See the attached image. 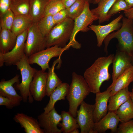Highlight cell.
I'll return each mask as SVG.
<instances>
[{"mask_svg": "<svg viewBox=\"0 0 133 133\" xmlns=\"http://www.w3.org/2000/svg\"><path fill=\"white\" fill-rule=\"evenodd\" d=\"M114 55L110 54L107 56L98 57L85 71L84 77L91 92L96 94L100 92L102 83L110 78L109 69L112 63Z\"/></svg>", "mask_w": 133, "mask_h": 133, "instance_id": "1", "label": "cell"}, {"mask_svg": "<svg viewBox=\"0 0 133 133\" xmlns=\"http://www.w3.org/2000/svg\"><path fill=\"white\" fill-rule=\"evenodd\" d=\"M122 25L119 30L109 34L104 41V51L108 53L111 40L116 38L118 41L117 49L125 52L131 58L133 63V19L123 17Z\"/></svg>", "mask_w": 133, "mask_h": 133, "instance_id": "2", "label": "cell"}, {"mask_svg": "<svg viewBox=\"0 0 133 133\" xmlns=\"http://www.w3.org/2000/svg\"><path fill=\"white\" fill-rule=\"evenodd\" d=\"M72 75L71 82L66 97L69 105V111L76 118L78 107L91 92L84 77L75 72Z\"/></svg>", "mask_w": 133, "mask_h": 133, "instance_id": "3", "label": "cell"}, {"mask_svg": "<svg viewBox=\"0 0 133 133\" xmlns=\"http://www.w3.org/2000/svg\"><path fill=\"white\" fill-rule=\"evenodd\" d=\"M30 65L28 57L25 54L22 59L15 65L20 71L22 81L20 83L15 84L14 87L15 89L19 91L24 102L27 103L28 101L31 103L34 100L30 93V86L33 76L38 70L32 67Z\"/></svg>", "mask_w": 133, "mask_h": 133, "instance_id": "4", "label": "cell"}, {"mask_svg": "<svg viewBox=\"0 0 133 133\" xmlns=\"http://www.w3.org/2000/svg\"><path fill=\"white\" fill-rule=\"evenodd\" d=\"M74 23V20L68 18L56 24L45 37L46 48L55 45L65 47L71 37Z\"/></svg>", "mask_w": 133, "mask_h": 133, "instance_id": "5", "label": "cell"}, {"mask_svg": "<svg viewBox=\"0 0 133 133\" xmlns=\"http://www.w3.org/2000/svg\"><path fill=\"white\" fill-rule=\"evenodd\" d=\"M90 3L86 1L82 13L74 20V26L71 37L68 45L70 47L79 49L81 44L75 39V36L80 31L85 32L90 30L89 26L94 21L98 20L97 17L92 12L90 8Z\"/></svg>", "mask_w": 133, "mask_h": 133, "instance_id": "6", "label": "cell"}, {"mask_svg": "<svg viewBox=\"0 0 133 133\" xmlns=\"http://www.w3.org/2000/svg\"><path fill=\"white\" fill-rule=\"evenodd\" d=\"M46 48V37L42 35L37 23L33 22L28 29L24 53L29 57Z\"/></svg>", "mask_w": 133, "mask_h": 133, "instance_id": "7", "label": "cell"}, {"mask_svg": "<svg viewBox=\"0 0 133 133\" xmlns=\"http://www.w3.org/2000/svg\"><path fill=\"white\" fill-rule=\"evenodd\" d=\"M70 47L67 44L63 48L57 45L46 48L28 57V62L31 65L37 64L41 67L42 70L45 71L50 68L49 63L51 58L58 56L60 58L63 52Z\"/></svg>", "mask_w": 133, "mask_h": 133, "instance_id": "8", "label": "cell"}, {"mask_svg": "<svg viewBox=\"0 0 133 133\" xmlns=\"http://www.w3.org/2000/svg\"><path fill=\"white\" fill-rule=\"evenodd\" d=\"M95 104H90L83 101L77 111L76 119L81 133H94L93 129L95 123L94 111Z\"/></svg>", "mask_w": 133, "mask_h": 133, "instance_id": "9", "label": "cell"}, {"mask_svg": "<svg viewBox=\"0 0 133 133\" xmlns=\"http://www.w3.org/2000/svg\"><path fill=\"white\" fill-rule=\"evenodd\" d=\"M41 128L44 133H61V129L57 127L62 121L61 114L58 113L55 107L47 113L44 112L37 116Z\"/></svg>", "mask_w": 133, "mask_h": 133, "instance_id": "10", "label": "cell"}, {"mask_svg": "<svg viewBox=\"0 0 133 133\" xmlns=\"http://www.w3.org/2000/svg\"><path fill=\"white\" fill-rule=\"evenodd\" d=\"M28 30L17 36L15 45L12 50L7 53L3 54L6 65H15L23 57L25 54V45Z\"/></svg>", "mask_w": 133, "mask_h": 133, "instance_id": "11", "label": "cell"}, {"mask_svg": "<svg viewBox=\"0 0 133 133\" xmlns=\"http://www.w3.org/2000/svg\"><path fill=\"white\" fill-rule=\"evenodd\" d=\"M123 15L120 14L117 17L112 21L109 24L105 25H93L89 26L90 30L95 33L97 40V46L100 47L106 37L111 33L119 30L122 26L120 22Z\"/></svg>", "mask_w": 133, "mask_h": 133, "instance_id": "12", "label": "cell"}, {"mask_svg": "<svg viewBox=\"0 0 133 133\" xmlns=\"http://www.w3.org/2000/svg\"><path fill=\"white\" fill-rule=\"evenodd\" d=\"M48 72L42 70H37L34 74L31 83L30 93L37 101L42 100L46 95V82Z\"/></svg>", "mask_w": 133, "mask_h": 133, "instance_id": "13", "label": "cell"}, {"mask_svg": "<svg viewBox=\"0 0 133 133\" xmlns=\"http://www.w3.org/2000/svg\"><path fill=\"white\" fill-rule=\"evenodd\" d=\"M113 84L117 78L133 65L132 59L125 52L117 50L113 60Z\"/></svg>", "mask_w": 133, "mask_h": 133, "instance_id": "14", "label": "cell"}, {"mask_svg": "<svg viewBox=\"0 0 133 133\" xmlns=\"http://www.w3.org/2000/svg\"><path fill=\"white\" fill-rule=\"evenodd\" d=\"M111 88L109 87L105 91L96 94L94 111V119L95 123L100 120L107 113L108 103L111 96Z\"/></svg>", "mask_w": 133, "mask_h": 133, "instance_id": "15", "label": "cell"}, {"mask_svg": "<svg viewBox=\"0 0 133 133\" xmlns=\"http://www.w3.org/2000/svg\"><path fill=\"white\" fill-rule=\"evenodd\" d=\"M120 120L114 112L108 111L106 115L98 122L95 123L93 130L95 133H105L108 130L112 133H116Z\"/></svg>", "mask_w": 133, "mask_h": 133, "instance_id": "16", "label": "cell"}, {"mask_svg": "<svg viewBox=\"0 0 133 133\" xmlns=\"http://www.w3.org/2000/svg\"><path fill=\"white\" fill-rule=\"evenodd\" d=\"M19 76L17 75L9 80L3 79L0 82V95L10 99L18 106L22 101V98L17 93L13 85L19 83Z\"/></svg>", "mask_w": 133, "mask_h": 133, "instance_id": "17", "label": "cell"}, {"mask_svg": "<svg viewBox=\"0 0 133 133\" xmlns=\"http://www.w3.org/2000/svg\"><path fill=\"white\" fill-rule=\"evenodd\" d=\"M13 119L20 124L26 133H44L38 121L27 114L17 113L15 115Z\"/></svg>", "mask_w": 133, "mask_h": 133, "instance_id": "18", "label": "cell"}, {"mask_svg": "<svg viewBox=\"0 0 133 133\" xmlns=\"http://www.w3.org/2000/svg\"><path fill=\"white\" fill-rule=\"evenodd\" d=\"M69 85L67 83H62L58 86L51 93L49 96L48 103L43 108L44 112L47 113L54 107L58 101L64 100L68 93Z\"/></svg>", "mask_w": 133, "mask_h": 133, "instance_id": "19", "label": "cell"}, {"mask_svg": "<svg viewBox=\"0 0 133 133\" xmlns=\"http://www.w3.org/2000/svg\"><path fill=\"white\" fill-rule=\"evenodd\" d=\"M132 82H133V65L120 75L109 86L111 88V96L128 87Z\"/></svg>", "mask_w": 133, "mask_h": 133, "instance_id": "20", "label": "cell"}, {"mask_svg": "<svg viewBox=\"0 0 133 133\" xmlns=\"http://www.w3.org/2000/svg\"><path fill=\"white\" fill-rule=\"evenodd\" d=\"M17 37L11 30L6 29L0 30V52L5 54L12 50L15 45Z\"/></svg>", "mask_w": 133, "mask_h": 133, "instance_id": "21", "label": "cell"}, {"mask_svg": "<svg viewBox=\"0 0 133 133\" xmlns=\"http://www.w3.org/2000/svg\"><path fill=\"white\" fill-rule=\"evenodd\" d=\"M33 22L29 15H15L11 31L17 36L28 30Z\"/></svg>", "mask_w": 133, "mask_h": 133, "instance_id": "22", "label": "cell"}, {"mask_svg": "<svg viewBox=\"0 0 133 133\" xmlns=\"http://www.w3.org/2000/svg\"><path fill=\"white\" fill-rule=\"evenodd\" d=\"M130 98V92L128 87L111 96L108 101V111L115 112L121 105Z\"/></svg>", "mask_w": 133, "mask_h": 133, "instance_id": "23", "label": "cell"}, {"mask_svg": "<svg viewBox=\"0 0 133 133\" xmlns=\"http://www.w3.org/2000/svg\"><path fill=\"white\" fill-rule=\"evenodd\" d=\"M116 0H101L96 7L91 10L92 13L98 17L99 24L109 20L111 17L108 16V13Z\"/></svg>", "mask_w": 133, "mask_h": 133, "instance_id": "24", "label": "cell"}, {"mask_svg": "<svg viewBox=\"0 0 133 133\" xmlns=\"http://www.w3.org/2000/svg\"><path fill=\"white\" fill-rule=\"evenodd\" d=\"M60 58L55 60L51 67L48 69L46 82V95L50 96L53 91L62 82L55 72V66L57 63L60 62Z\"/></svg>", "mask_w": 133, "mask_h": 133, "instance_id": "25", "label": "cell"}, {"mask_svg": "<svg viewBox=\"0 0 133 133\" xmlns=\"http://www.w3.org/2000/svg\"><path fill=\"white\" fill-rule=\"evenodd\" d=\"M50 0H30L29 15L33 22L37 23L43 17L46 6Z\"/></svg>", "mask_w": 133, "mask_h": 133, "instance_id": "26", "label": "cell"}, {"mask_svg": "<svg viewBox=\"0 0 133 133\" xmlns=\"http://www.w3.org/2000/svg\"><path fill=\"white\" fill-rule=\"evenodd\" d=\"M61 115L62 122L58 126L61 127L63 133H71L74 129L80 128L76 118L74 117L69 111H62Z\"/></svg>", "mask_w": 133, "mask_h": 133, "instance_id": "27", "label": "cell"}, {"mask_svg": "<svg viewBox=\"0 0 133 133\" xmlns=\"http://www.w3.org/2000/svg\"><path fill=\"white\" fill-rule=\"evenodd\" d=\"M115 113L121 122L133 119V104L130 98L121 105Z\"/></svg>", "mask_w": 133, "mask_h": 133, "instance_id": "28", "label": "cell"}, {"mask_svg": "<svg viewBox=\"0 0 133 133\" xmlns=\"http://www.w3.org/2000/svg\"><path fill=\"white\" fill-rule=\"evenodd\" d=\"M10 8L15 15H28L30 9V0H11Z\"/></svg>", "mask_w": 133, "mask_h": 133, "instance_id": "29", "label": "cell"}, {"mask_svg": "<svg viewBox=\"0 0 133 133\" xmlns=\"http://www.w3.org/2000/svg\"><path fill=\"white\" fill-rule=\"evenodd\" d=\"M37 23L40 31L45 37L56 24L51 15L43 17Z\"/></svg>", "mask_w": 133, "mask_h": 133, "instance_id": "30", "label": "cell"}, {"mask_svg": "<svg viewBox=\"0 0 133 133\" xmlns=\"http://www.w3.org/2000/svg\"><path fill=\"white\" fill-rule=\"evenodd\" d=\"M65 8L61 0H50L46 6L43 17L47 15L53 16Z\"/></svg>", "mask_w": 133, "mask_h": 133, "instance_id": "31", "label": "cell"}, {"mask_svg": "<svg viewBox=\"0 0 133 133\" xmlns=\"http://www.w3.org/2000/svg\"><path fill=\"white\" fill-rule=\"evenodd\" d=\"M86 1L85 0H77L67 9L69 17L74 20L79 16L83 10Z\"/></svg>", "mask_w": 133, "mask_h": 133, "instance_id": "32", "label": "cell"}, {"mask_svg": "<svg viewBox=\"0 0 133 133\" xmlns=\"http://www.w3.org/2000/svg\"><path fill=\"white\" fill-rule=\"evenodd\" d=\"M15 15L10 9L4 14L0 15V30L6 29L11 30Z\"/></svg>", "mask_w": 133, "mask_h": 133, "instance_id": "33", "label": "cell"}, {"mask_svg": "<svg viewBox=\"0 0 133 133\" xmlns=\"http://www.w3.org/2000/svg\"><path fill=\"white\" fill-rule=\"evenodd\" d=\"M130 8L124 0H116L108 11L107 15L111 17L120 11H125Z\"/></svg>", "mask_w": 133, "mask_h": 133, "instance_id": "34", "label": "cell"}, {"mask_svg": "<svg viewBox=\"0 0 133 133\" xmlns=\"http://www.w3.org/2000/svg\"><path fill=\"white\" fill-rule=\"evenodd\" d=\"M117 133H133V119L121 122L118 125Z\"/></svg>", "mask_w": 133, "mask_h": 133, "instance_id": "35", "label": "cell"}, {"mask_svg": "<svg viewBox=\"0 0 133 133\" xmlns=\"http://www.w3.org/2000/svg\"><path fill=\"white\" fill-rule=\"evenodd\" d=\"M54 21L56 24L59 23L69 18L67 9L65 8L52 16Z\"/></svg>", "mask_w": 133, "mask_h": 133, "instance_id": "36", "label": "cell"}, {"mask_svg": "<svg viewBox=\"0 0 133 133\" xmlns=\"http://www.w3.org/2000/svg\"><path fill=\"white\" fill-rule=\"evenodd\" d=\"M0 105L5 106L8 109H12L17 106L18 104L10 99L0 95Z\"/></svg>", "mask_w": 133, "mask_h": 133, "instance_id": "37", "label": "cell"}, {"mask_svg": "<svg viewBox=\"0 0 133 133\" xmlns=\"http://www.w3.org/2000/svg\"><path fill=\"white\" fill-rule=\"evenodd\" d=\"M11 0H0V15L9 9Z\"/></svg>", "mask_w": 133, "mask_h": 133, "instance_id": "38", "label": "cell"}, {"mask_svg": "<svg viewBox=\"0 0 133 133\" xmlns=\"http://www.w3.org/2000/svg\"><path fill=\"white\" fill-rule=\"evenodd\" d=\"M61 1L66 8H68L70 7L77 0H61Z\"/></svg>", "mask_w": 133, "mask_h": 133, "instance_id": "39", "label": "cell"}, {"mask_svg": "<svg viewBox=\"0 0 133 133\" xmlns=\"http://www.w3.org/2000/svg\"><path fill=\"white\" fill-rule=\"evenodd\" d=\"M124 13L126 17L133 19V7L124 11Z\"/></svg>", "mask_w": 133, "mask_h": 133, "instance_id": "40", "label": "cell"}, {"mask_svg": "<svg viewBox=\"0 0 133 133\" xmlns=\"http://www.w3.org/2000/svg\"><path fill=\"white\" fill-rule=\"evenodd\" d=\"M5 63V61L3 54L0 52V67H2Z\"/></svg>", "mask_w": 133, "mask_h": 133, "instance_id": "41", "label": "cell"}, {"mask_svg": "<svg viewBox=\"0 0 133 133\" xmlns=\"http://www.w3.org/2000/svg\"><path fill=\"white\" fill-rule=\"evenodd\" d=\"M130 8L133 7V0H124Z\"/></svg>", "mask_w": 133, "mask_h": 133, "instance_id": "42", "label": "cell"}, {"mask_svg": "<svg viewBox=\"0 0 133 133\" xmlns=\"http://www.w3.org/2000/svg\"><path fill=\"white\" fill-rule=\"evenodd\" d=\"M79 131L78 129H76L73 130L71 133H79Z\"/></svg>", "mask_w": 133, "mask_h": 133, "instance_id": "43", "label": "cell"}, {"mask_svg": "<svg viewBox=\"0 0 133 133\" xmlns=\"http://www.w3.org/2000/svg\"><path fill=\"white\" fill-rule=\"evenodd\" d=\"M130 98L133 104V93L130 92Z\"/></svg>", "mask_w": 133, "mask_h": 133, "instance_id": "44", "label": "cell"}, {"mask_svg": "<svg viewBox=\"0 0 133 133\" xmlns=\"http://www.w3.org/2000/svg\"><path fill=\"white\" fill-rule=\"evenodd\" d=\"M101 0H93L92 3L94 4H97Z\"/></svg>", "mask_w": 133, "mask_h": 133, "instance_id": "45", "label": "cell"}, {"mask_svg": "<svg viewBox=\"0 0 133 133\" xmlns=\"http://www.w3.org/2000/svg\"><path fill=\"white\" fill-rule=\"evenodd\" d=\"M86 1H87L90 3H92V2L93 0H85Z\"/></svg>", "mask_w": 133, "mask_h": 133, "instance_id": "46", "label": "cell"}, {"mask_svg": "<svg viewBox=\"0 0 133 133\" xmlns=\"http://www.w3.org/2000/svg\"><path fill=\"white\" fill-rule=\"evenodd\" d=\"M133 93V85H132V92Z\"/></svg>", "mask_w": 133, "mask_h": 133, "instance_id": "47", "label": "cell"}]
</instances>
